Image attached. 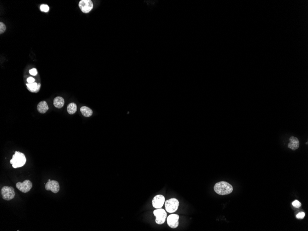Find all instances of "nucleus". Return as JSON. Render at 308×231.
<instances>
[{"mask_svg": "<svg viewBox=\"0 0 308 231\" xmlns=\"http://www.w3.org/2000/svg\"><path fill=\"white\" fill-rule=\"evenodd\" d=\"M214 188L215 192L220 195H228L233 191V186L225 181L217 183L214 186Z\"/></svg>", "mask_w": 308, "mask_h": 231, "instance_id": "obj_1", "label": "nucleus"}, {"mask_svg": "<svg viewBox=\"0 0 308 231\" xmlns=\"http://www.w3.org/2000/svg\"><path fill=\"white\" fill-rule=\"evenodd\" d=\"M26 161V158L23 153L19 151H15V154L13 156V158L10 162L13 167L16 169L24 166Z\"/></svg>", "mask_w": 308, "mask_h": 231, "instance_id": "obj_2", "label": "nucleus"}, {"mask_svg": "<svg viewBox=\"0 0 308 231\" xmlns=\"http://www.w3.org/2000/svg\"><path fill=\"white\" fill-rule=\"evenodd\" d=\"M165 208L166 211L170 213H174L177 211L179 206V202L177 199L172 198L165 202Z\"/></svg>", "mask_w": 308, "mask_h": 231, "instance_id": "obj_3", "label": "nucleus"}, {"mask_svg": "<svg viewBox=\"0 0 308 231\" xmlns=\"http://www.w3.org/2000/svg\"><path fill=\"white\" fill-rule=\"evenodd\" d=\"M1 194L2 199L6 201H10L14 199L15 192L12 187L5 186L1 190Z\"/></svg>", "mask_w": 308, "mask_h": 231, "instance_id": "obj_4", "label": "nucleus"}, {"mask_svg": "<svg viewBox=\"0 0 308 231\" xmlns=\"http://www.w3.org/2000/svg\"><path fill=\"white\" fill-rule=\"evenodd\" d=\"M154 215L156 217V222L159 225L163 224L167 218V214L164 209L162 208H157L153 211Z\"/></svg>", "mask_w": 308, "mask_h": 231, "instance_id": "obj_5", "label": "nucleus"}, {"mask_svg": "<svg viewBox=\"0 0 308 231\" xmlns=\"http://www.w3.org/2000/svg\"><path fill=\"white\" fill-rule=\"evenodd\" d=\"M79 7L83 13L87 14L93 8V4L91 0H81L79 2Z\"/></svg>", "mask_w": 308, "mask_h": 231, "instance_id": "obj_6", "label": "nucleus"}, {"mask_svg": "<svg viewBox=\"0 0 308 231\" xmlns=\"http://www.w3.org/2000/svg\"><path fill=\"white\" fill-rule=\"evenodd\" d=\"M16 188L22 193H27L32 187V184L29 180H26L23 183L18 182L16 184Z\"/></svg>", "mask_w": 308, "mask_h": 231, "instance_id": "obj_7", "label": "nucleus"}, {"mask_svg": "<svg viewBox=\"0 0 308 231\" xmlns=\"http://www.w3.org/2000/svg\"><path fill=\"white\" fill-rule=\"evenodd\" d=\"M47 190H50L54 193H57L60 190V185L58 182L56 181H51L46 183L45 186Z\"/></svg>", "mask_w": 308, "mask_h": 231, "instance_id": "obj_8", "label": "nucleus"}, {"mask_svg": "<svg viewBox=\"0 0 308 231\" xmlns=\"http://www.w3.org/2000/svg\"><path fill=\"white\" fill-rule=\"evenodd\" d=\"M165 202V197L162 195H158L154 197L152 203L153 207L156 208H162Z\"/></svg>", "mask_w": 308, "mask_h": 231, "instance_id": "obj_9", "label": "nucleus"}, {"mask_svg": "<svg viewBox=\"0 0 308 231\" xmlns=\"http://www.w3.org/2000/svg\"><path fill=\"white\" fill-rule=\"evenodd\" d=\"M179 216L178 214H170L168 217V224L171 228H177L179 226Z\"/></svg>", "mask_w": 308, "mask_h": 231, "instance_id": "obj_10", "label": "nucleus"}, {"mask_svg": "<svg viewBox=\"0 0 308 231\" xmlns=\"http://www.w3.org/2000/svg\"><path fill=\"white\" fill-rule=\"evenodd\" d=\"M290 142L288 144V147L292 150H295L299 147V141L296 137L291 136L289 139Z\"/></svg>", "mask_w": 308, "mask_h": 231, "instance_id": "obj_11", "label": "nucleus"}, {"mask_svg": "<svg viewBox=\"0 0 308 231\" xmlns=\"http://www.w3.org/2000/svg\"><path fill=\"white\" fill-rule=\"evenodd\" d=\"M27 89L29 91L33 93H37L40 90L41 84L40 83L37 84V83L34 82L33 83L26 84Z\"/></svg>", "mask_w": 308, "mask_h": 231, "instance_id": "obj_12", "label": "nucleus"}, {"mask_svg": "<svg viewBox=\"0 0 308 231\" xmlns=\"http://www.w3.org/2000/svg\"><path fill=\"white\" fill-rule=\"evenodd\" d=\"M38 111L41 114H44L48 111L49 107L45 101H42L38 104L37 106Z\"/></svg>", "mask_w": 308, "mask_h": 231, "instance_id": "obj_13", "label": "nucleus"}, {"mask_svg": "<svg viewBox=\"0 0 308 231\" xmlns=\"http://www.w3.org/2000/svg\"><path fill=\"white\" fill-rule=\"evenodd\" d=\"M65 103V101L63 97L61 96H57L54 99L53 103L55 107L58 108H61L63 107Z\"/></svg>", "mask_w": 308, "mask_h": 231, "instance_id": "obj_14", "label": "nucleus"}, {"mask_svg": "<svg viewBox=\"0 0 308 231\" xmlns=\"http://www.w3.org/2000/svg\"><path fill=\"white\" fill-rule=\"evenodd\" d=\"M80 111L82 115L86 117H90L93 114L92 110L87 107H82L80 108Z\"/></svg>", "mask_w": 308, "mask_h": 231, "instance_id": "obj_15", "label": "nucleus"}, {"mask_svg": "<svg viewBox=\"0 0 308 231\" xmlns=\"http://www.w3.org/2000/svg\"><path fill=\"white\" fill-rule=\"evenodd\" d=\"M77 110V106L76 103L74 102L70 103L67 107V111L69 114H73L75 113Z\"/></svg>", "mask_w": 308, "mask_h": 231, "instance_id": "obj_16", "label": "nucleus"}, {"mask_svg": "<svg viewBox=\"0 0 308 231\" xmlns=\"http://www.w3.org/2000/svg\"><path fill=\"white\" fill-rule=\"evenodd\" d=\"M40 9L42 12H48L49 11L50 8H49V7L48 5H45V4H42L40 6Z\"/></svg>", "mask_w": 308, "mask_h": 231, "instance_id": "obj_17", "label": "nucleus"}, {"mask_svg": "<svg viewBox=\"0 0 308 231\" xmlns=\"http://www.w3.org/2000/svg\"><path fill=\"white\" fill-rule=\"evenodd\" d=\"M292 205L296 208H299L301 206V203L299 201L296 200L292 202Z\"/></svg>", "mask_w": 308, "mask_h": 231, "instance_id": "obj_18", "label": "nucleus"}, {"mask_svg": "<svg viewBox=\"0 0 308 231\" xmlns=\"http://www.w3.org/2000/svg\"><path fill=\"white\" fill-rule=\"evenodd\" d=\"M6 30V26L4 23L0 22V33L2 34Z\"/></svg>", "mask_w": 308, "mask_h": 231, "instance_id": "obj_19", "label": "nucleus"}, {"mask_svg": "<svg viewBox=\"0 0 308 231\" xmlns=\"http://www.w3.org/2000/svg\"><path fill=\"white\" fill-rule=\"evenodd\" d=\"M305 213L303 212H300L299 213L297 214L296 215V217L297 219H302L304 218V216H305Z\"/></svg>", "mask_w": 308, "mask_h": 231, "instance_id": "obj_20", "label": "nucleus"}, {"mask_svg": "<svg viewBox=\"0 0 308 231\" xmlns=\"http://www.w3.org/2000/svg\"><path fill=\"white\" fill-rule=\"evenodd\" d=\"M29 73L32 75H37V74H38V71H37V70L36 68L32 69L29 70Z\"/></svg>", "mask_w": 308, "mask_h": 231, "instance_id": "obj_21", "label": "nucleus"}, {"mask_svg": "<svg viewBox=\"0 0 308 231\" xmlns=\"http://www.w3.org/2000/svg\"><path fill=\"white\" fill-rule=\"evenodd\" d=\"M27 81L28 83H33L35 82V79L32 77H30L27 79Z\"/></svg>", "mask_w": 308, "mask_h": 231, "instance_id": "obj_22", "label": "nucleus"}, {"mask_svg": "<svg viewBox=\"0 0 308 231\" xmlns=\"http://www.w3.org/2000/svg\"><path fill=\"white\" fill-rule=\"evenodd\" d=\"M51 181L50 179H49V180H48V181Z\"/></svg>", "mask_w": 308, "mask_h": 231, "instance_id": "obj_23", "label": "nucleus"}]
</instances>
